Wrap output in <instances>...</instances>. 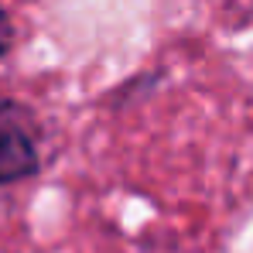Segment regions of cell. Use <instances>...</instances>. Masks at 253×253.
Instances as JSON below:
<instances>
[{
    "label": "cell",
    "mask_w": 253,
    "mask_h": 253,
    "mask_svg": "<svg viewBox=\"0 0 253 253\" xmlns=\"http://www.w3.org/2000/svg\"><path fill=\"white\" fill-rule=\"evenodd\" d=\"M42 165L35 124L24 106L0 103V185L31 178Z\"/></svg>",
    "instance_id": "1"
},
{
    "label": "cell",
    "mask_w": 253,
    "mask_h": 253,
    "mask_svg": "<svg viewBox=\"0 0 253 253\" xmlns=\"http://www.w3.org/2000/svg\"><path fill=\"white\" fill-rule=\"evenodd\" d=\"M10 44H14V28H10L7 14H3V7H0V58L10 51Z\"/></svg>",
    "instance_id": "2"
}]
</instances>
